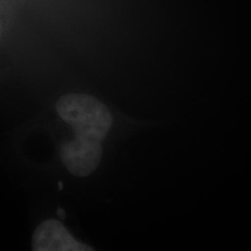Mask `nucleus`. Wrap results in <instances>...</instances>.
Returning a JSON list of instances; mask_svg holds the SVG:
<instances>
[{
	"label": "nucleus",
	"instance_id": "1",
	"mask_svg": "<svg viewBox=\"0 0 251 251\" xmlns=\"http://www.w3.org/2000/svg\"><path fill=\"white\" fill-rule=\"evenodd\" d=\"M63 121L74 128L75 137L101 142L112 127V114L101 101L84 93H69L56 102Z\"/></svg>",
	"mask_w": 251,
	"mask_h": 251
},
{
	"label": "nucleus",
	"instance_id": "2",
	"mask_svg": "<svg viewBox=\"0 0 251 251\" xmlns=\"http://www.w3.org/2000/svg\"><path fill=\"white\" fill-rule=\"evenodd\" d=\"M59 156L70 174L77 177H85L98 168L102 157V144L75 137L61 146Z\"/></svg>",
	"mask_w": 251,
	"mask_h": 251
},
{
	"label": "nucleus",
	"instance_id": "3",
	"mask_svg": "<svg viewBox=\"0 0 251 251\" xmlns=\"http://www.w3.org/2000/svg\"><path fill=\"white\" fill-rule=\"evenodd\" d=\"M31 251H96L78 242L58 220H46L37 226L31 241Z\"/></svg>",
	"mask_w": 251,
	"mask_h": 251
},
{
	"label": "nucleus",
	"instance_id": "4",
	"mask_svg": "<svg viewBox=\"0 0 251 251\" xmlns=\"http://www.w3.org/2000/svg\"><path fill=\"white\" fill-rule=\"evenodd\" d=\"M57 214H58L59 218H62V219L65 218V212L63 211V208H58L57 209Z\"/></svg>",
	"mask_w": 251,
	"mask_h": 251
},
{
	"label": "nucleus",
	"instance_id": "5",
	"mask_svg": "<svg viewBox=\"0 0 251 251\" xmlns=\"http://www.w3.org/2000/svg\"><path fill=\"white\" fill-rule=\"evenodd\" d=\"M58 188H59V190H62V188H63V183H62V181H59V183H58Z\"/></svg>",
	"mask_w": 251,
	"mask_h": 251
},
{
	"label": "nucleus",
	"instance_id": "6",
	"mask_svg": "<svg viewBox=\"0 0 251 251\" xmlns=\"http://www.w3.org/2000/svg\"><path fill=\"white\" fill-rule=\"evenodd\" d=\"M0 33H1V28H0Z\"/></svg>",
	"mask_w": 251,
	"mask_h": 251
}]
</instances>
